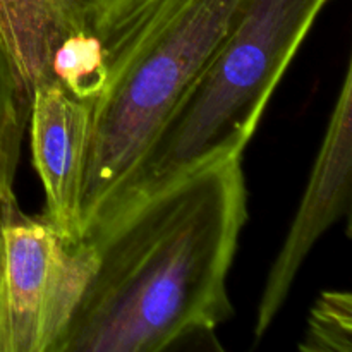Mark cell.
<instances>
[{"mask_svg": "<svg viewBox=\"0 0 352 352\" xmlns=\"http://www.w3.org/2000/svg\"><path fill=\"white\" fill-rule=\"evenodd\" d=\"M246 220L241 155L89 230L95 270L54 352H160L212 337L232 316L227 278Z\"/></svg>", "mask_w": 352, "mask_h": 352, "instance_id": "cell-1", "label": "cell"}, {"mask_svg": "<svg viewBox=\"0 0 352 352\" xmlns=\"http://www.w3.org/2000/svg\"><path fill=\"white\" fill-rule=\"evenodd\" d=\"M241 6L243 0H136L93 31L105 50L107 82L91 103L81 237L208 64Z\"/></svg>", "mask_w": 352, "mask_h": 352, "instance_id": "cell-2", "label": "cell"}, {"mask_svg": "<svg viewBox=\"0 0 352 352\" xmlns=\"http://www.w3.org/2000/svg\"><path fill=\"white\" fill-rule=\"evenodd\" d=\"M327 3L243 0L208 64L86 234L182 175L212 162L241 157Z\"/></svg>", "mask_w": 352, "mask_h": 352, "instance_id": "cell-3", "label": "cell"}, {"mask_svg": "<svg viewBox=\"0 0 352 352\" xmlns=\"http://www.w3.org/2000/svg\"><path fill=\"white\" fill-rule=\"evenodd\" d=\"M6 253L7 352H54L95 270L86 237L67 241L17 201L0 203Z\"/></svg>", "mask_w": 352, "mask_h": 352, "instance_id": "cell-4", "label": "cell"}, {"mask_svg": "<svg viewBox=\"0 0 352 352\" xmlns=\"http://www.w3.org/2000/svg\"><path fill=\"white\" fill-rule=\"evenodd\" d=\"M351 179L352 65L349 62L301 205L268 272L256 309V339H261L274 325L313 246L337 220L349 213Z\"/></svg>", "mask_w": 352, "mask_h": 352, "instance_id": "cell-5", "label": "cell"}, {"mask_svg": "<svg viewBox=\"0 0 352 352\" xmlns=\"http://www.w3.org/2000/svg\"><path fill=\"white\" fill-rule=\"evenodd\" d=\"M91 102L65 91L55 79L34 88L30 141L45 192L43 217L67 241L81 239L79 198L91 134Z\"/></svg>", "mask_w": 352, "mask_h": 352, "instance_id": "cell-6", "label": "cell"}, {"mask_svg": "<svg viewBox=\"0 0 352 352\" xmlns=\"http://www.w3.org/2000/svg\"><path fill=\"white\" fill-rule=\"evenodd\" d=\"M86 30L78 0H0V45L30 107L34 88L50 79L55 50Z\"/></svg>", "mask_w": 352, "mask_h": 352, "instance_id": "cell-7", "label": "cell"}, {"mask_svg": "<svg viewBox=\"0 0 352 352\" xmlns=\"http://www.w3.org/2000/svg\"><path fill=\"white\" fill-rule=\"evenodd\" d=\"M50 79L82 102H95L107 82L105 50L91 30L69 36L55 50Z\"/></svg>", "mask_w": 352, "mask_h": 352, "instance_id": "cell-8", "label": "cell"}, {"mask_svg": "<svg viewBox=\"0 0 352 352\" xmlns=\"http://www.w3.org/2000/svg\"><path fill=\"white\" fill-rule=\"evenodd\" d=\"M30 103L21 93L10 62L0 45V203L14 201V179L30 119Z\"/></svg>", "mask_w": 352, "mask_h": 352, "instance_id": "cell-9", "label": "cell"}, {"mask_svg": "<svg viewBox=\"0 0 352 352\" xmlns=\"http://www.w3.org/2000/svg\"><path fill=\"white\" fill-rule=\"evenodd\" d=\"M352 296L347 291H325L309 313L305 352H351Z\"/></svg>", "mask_w": 352, "mask_h": 352, "instance_id": "cell-10", "label": "cell"}, {"mask_svg": "<svg viewBox=\"0 0 352 352\" xmlns=\"http://www.w3.org/2000/svg\"><path fill=\"white\" fill-rule=\"evenodd\" d=\"M88 17L89 30H98L103 23L119 14L136 0H78Z\"/></svg>", "mask_w": 352, "mask_h": 352, "instance_id": "cell-11", "label": "cell"}, {"mask_svg": "<svg viewBox=\"0 0 352 352\" xmlns=\"http://www.w3.org/2000/svg\"><path fill=\"white\" fill-rule=\"evenodd\" d=\"M0 352H7V305H6V253L0 236Z\"/></svg>", "mask_w": 352, "mask_h": 352, "instance_id": "cell-12", "label": "cell"}]
</instances>
